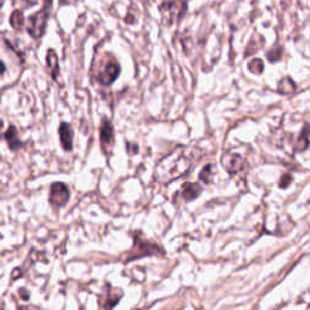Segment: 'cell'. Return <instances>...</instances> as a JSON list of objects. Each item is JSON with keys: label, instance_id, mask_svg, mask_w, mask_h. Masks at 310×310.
Here are the masks:
<instances>
[{"label": "cell", "instance_id": "obj_1", "mask_svg": "<svg viewBox=\"0 0 310 310\" xmlns=\"http://www.w3.org/2000/svg\"><path fill=\"white\" fill-rule=\"evenodd\" d=\"M199 152L195 148L178 147L171 154L159 162L156 169V178L161 183H169L184 176L196 159H199Z\"/></svg>", "mask_w": 310, "mask_h": 310}, {"label": "cell", "instance_id": "obj_2", "mask_svg": "<svg viewBox=\"0 0 310 310\" xmlns=\"http://www.w3.org/2000/svg\"><path fill=\"white\" fill-rule=\"evenodd\" d=\"M133 247L131 251L129 252L128 258H126V263L133 259L146 257V256L151 255H164V250L159 247L158 245L153 244V242L148 241V240L143 239L142 234H135L133 235Z\"/></svg>", "mask_w": 310, "mask_h": 310}, {"label": "cell", "instance_id": "obj_3", "mask_svg": "<svg viewBox=\"0 0 310 310\" xmlns=\"http://www.w3.org/2000/svg\"><path fill=\"white\" fill-rule=\"evenodd\" d=\"M50 4H51V0H46L45 8L40 10L39 12H36L35 15H33L32 17L29 18V25L27 31H28L29 34L34 39L42 38L43 34H44L46 23H48L49 18Z\"/></svg>", "mask_w": 310, "mask_h": 310}, {"label": "cell", "instance_id": "obj_4", "mask_svg": "<svg viewBox=\"0 0 310 310\" xmlns=\"http://www.w3.org/2000/svg\"><path fill=\"white\" fill-rule=\"evenodd\" d=\"M187 5L184 0H164L160 5V11L164 15V18L170 25L176 21H179L184 15Z\"/></svg>", "mask_w": 310, "mask_h": 310}, {"label": "cell", "instance_id": "obj_5", "mask_svg": "<svg viewBox=\"0 0 310 310\" xmlns=\"http://www.w3.org/2000/svg\"><path fill=\"white\" fill-rule=\"evenodd\" d=\"M50 202L56 208H62L65 206L69 200V191L66 184L63 183H55L50 188V195H49Z\"/></svg>", "mask_w": 310, "mask_h": 310}, {"label": "cell", "instance_id": "obj_6", "mask_svg": "<svg viewBox=\"0 0 310 310\" xmlns=\"http://www.w3.org/2000/svg\"><path fill=\"white\" fill-rule=\"evenodd\" d=\"M120 74V66L119 63L111 59L103 66L102 71L98 74V81L102 82L103 85H111L112 82H114L116 78Z\"/></svg>", "mask_w": 310, "mask_h": 310}, {"label": "cell", "instance_id": "obj_7", "mask_svg": "<svg viewBox=\"0 0 310 310\" xmlns=\"http://www.w3.org/2000/svg\"><path fill=\"white\" fill-rule=\"evenodd\" d=\"M222 162L224 165L226 171L231 175H236L240 173L245 168V160L239 154H228L224 158H222Z\"/></svg>", "mask_w": 310, "mask_h": 310}, {"label": "cell", "instance_id": "obj_8", "mask_svg": "<svg viewBox=\"0 0 310 310\" xmlns=\"http://www.w3.org/2000/svg\"><path fill=\"white\" fill-rule=\"evenodd\" d=\"M101 144L106 153L114 144V129L108 120H103L101 125Z\"/></svg>", "mask_w": 310, "mask_h": 310}, {"label": "cell", "instance_id": "obj_9", "mask_svg": "<svg viewBox=\"0 0 310 310\" xmlns=\"http://www.w3.org/2000/svg\"><path fill=\"white\" fill-rule=\"evenodd\" d=\"M59 139H61V144L65 151H71L73 148V130L69 124L62 122L58 130Z\"/></svg>", "mask_w": 310, "mask_h": 310}, {"label": "cell", "instance_id": "obj_10", "mask_svg": "<svg viewBox=\"0 0 310 310\" xmlns=\"http://www.w3.org/2000/svg\"><path fill=\"white\" fill-rule=\"evenodd\" d=\"M122 297V292L120 291V290H108V291H106L105 297L101 299V306L103 308H113V306H115L118 304L120 298Z\"/></svg>", "mask_w": 310, "mask_h": 310}, {"label": "cell", "instance_id": "obj_11", "mask_svg": "<svg viewBox=\"0 0 310 310\" xmlns=\"http://www.w3.org/2000/svg\"><path fill=\"white\" fill-rule=\"evenodd\" d=\"M201 192L202 188L199 184H196V183H185V184L182 187L181 196L185 201H192V200L198 198Z\"/></svg>", "mask_w": 310, "mask_h": 310}, {"label": "cell", "instance_id": "obj_12", "mask_svg": "<svg viewBox=\"0 0 310 310\" xmlns=\"http://www.w3.org/2000/svg\"><path fill=\"white\" fill-rule=\"evenodd\" d=\"M46 65L49 67L50 74L53 80L57 79L59 73V66H58V58L56 52L53 50H49L48 55H46Z\"/></svg>", "mask_w": 310, "mask_h": 310}, {"label": "cell", "instance_id": "obj_13", "mask_svg": "<svg viewBox=\"0 0 310 310\" xmlns=\"http://www.w3.org/2000/svg\"><path fill=\"white\" fill-rule=\"evenodd\" d=\"M4 137L6 139V142H8V146L10 147V149H12V151H17V149H19L22 147V142L21 139L18 138L17 130H16L15 126H10Z\"/></svg>", "mask_w": 310, "mask_h": 310}, {"label": "cell", "instance_id": "obj_14", "mask_svg": "<svg viewBox=\"0 0 310 310\" xmlns=\"http://www.w3.org/2000/svg\"><path fill=\"white\" fill-rule=\"evenodd\" d=\"M278 90H279L280 93H284V95H290V93H292L296 90V84L290 78H285L279 82Z\"/></svg>", "mask_w": 310, "mask_h": 310}, {"label": "cell", "instance_id": "obj_15", "mask_svg": "<svg viewBox=\"0 0 310 310\" xmlns=\"http://www.w3.org/2000/svg\"><path fill=\"white\" fill-rule=\"evenodd\" d=\"M10 23H11V26L15 29H17V31H21L23 28V26H25V17H23L22 12L19 11V10L13 11L11 17H10Z\"/></svg>", "mask_w": 310, "mask_h": 310}, {"label": "cell", "instance_id": "obj_16", "mask_svg": "<svg viewBox=\"0 0 310 310\" xmlns=\"http://www.w3.org/2000/svg\"><path fill=\"white\" fill-rule=\"evenodd\" d=\"M309 131H310L309 125H306V128H304V130H303L301 138H299V141L297 143L298 151H304V149H306V147H308V144H309V139H308Z\"/></svg>", "mask_w": 310, "mask_h": 310}, {"label": "cell", "instance_id": "obj_17", "mask_svg": "<svg viewBox=\"0 0 310 310\" xmlns=\"http://www.w3.org/2000/svg\"><path fill=\"white\" fill-rule=\"evenodd\" d=\"M249 68L250 71L255 73V74H261V73L264 71V63H263L262 59L255 58L249 63Z\"/></svg>", "mask_w": 310, "mask_h": 310}, {"label": "cell", "instance_id": "obj_18", "mask_svg": "<svg viewBox=\"0 0 310 310\" xmlns=\"http://www.w3.org/2000/svg\"><path fill=\"white\" fill-rule=\"evenodd\" d=\"M212 169H213L212 165H208L202 169L201 173H200V179H201L202 182L208 183V184L211 182V179H212V175H213Z\"/></svg>", "mask_w": 310, "mask_h": 310}, {"label": "cell", "instance_id": "obj_19", "mask_svg": "<svg viewBox=\"0 0 310 310\" xmlns=\"http://www.w3.org/2000/svg\"><path fill=\"white\" fill-rule=\"evenodd\" d=\"M281 52H282L281 48L273 49L272 51H269V52H268V58H269V61H272V62L279 61V59L281 58Z\"/></svg>", "mask_w": 310, "mask_h": 310}, {"label": "cell", "instance_id": "obj_20", "mask_svg": "<svg viewBox=\"0 0 310 310\" xmlns=\"http://www.w3.org/2000/svg\"><path fill=\"white\" fill-rule=\"evenodd\" d=\"M291 181H292V177L290 175H284L281 177V179H280V187H281V188H286V187H287L290 183H291Z\"/></svg>", "mask_w": 310, "mask_h": 310}, {"label": "cell", "instance_id": "obj_21", "mask_svg": "<svg viewBox=\"0 0 310 310\" xmlns=\"http://www.w3.org/2000/svg\"><path fill=\"white\" fill-rule=\"evenodd\" d=\"M36 3H38V0H23V4L26 5V8H32Z\"/></svg>", "mask_w": 310, "mask_h": 310}, {"label": "cell", "instance_id": "obj_22", "mask_svg": "<svg viewBox=\"0 0 310 310\" xmlns=\"http://www.w3.org/2000/svg\"><path fill=\"white\" fill-rule=\"evenodd\" d=\"M80 2V0H59L62 5H68V4H75V3Z\"/></svg>", "mask_w": 310, "mask_h": 310}, {"label": "cell", "instance_id": "obj_23", "mask_svg": "<svg viewBox=\"0 0 310 310\" xmlns=\"http://www.w3.org/2000/svg\"><path fill=\"white\" fill-rule=\"evenodd\" d=\"M26 290H19V293H21V296H22V298L25 299V301H28V298H29V295L27 292H25Z\"/></svg>", "mask_w": 310, "mask_h": 310}, {"label": "cell", "instance_id": "obj_24", "mask_svg": "<svg viewBox=\"0 0 310 310\" xmlns=\"http://www.w3.org/2000/svg\"><path fill=\"white\" fill-rule=\"evenodd\" d=\"M4 72H5V65L0 61V75L4 74Z\"/></svg>", "mask_w": 310, "mask_h": 310}, {"label": "cell", "instance_id": "obj_25", "mask_svg": "<svg viewBox=\"0 0 310 310\" xmlns=\"http://www.w3.org/2000/svg\"><path fill=\"white\" fill-rule=\"evenodd\" d=\"M3 3H4V0H0V8H2V5H3Z\"/></svg>", "mask_w": 310, "mask_h": 310}, {"label": "cell", "instance_id": "obj_26", "mask_svg": "<svg viewBox=\"0 0 310 310\" xmlns=\"http://www.w3.org/2000/svg\"><path fill=\"white\" fill-rule=\"evenodd\" d=\"M0 239H2V235H0Z\"/></svg>", "mask_w": 310, "mask_h": 310}]
</instances>
